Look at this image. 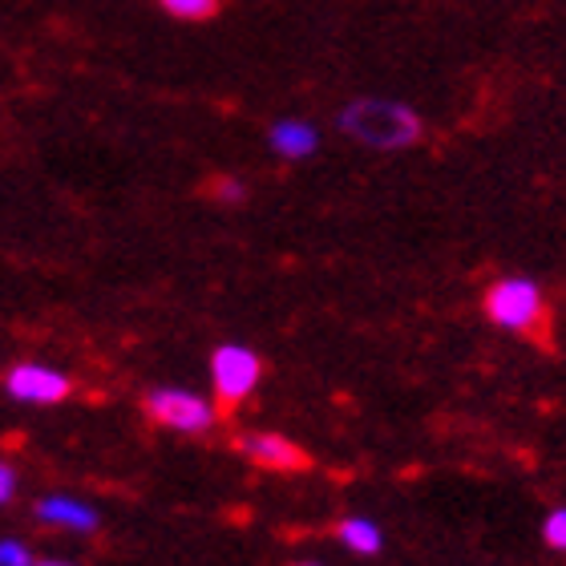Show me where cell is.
<instances>
[{"instance_id": "6da1fadb", "label": "cell", "mask_w": 566, "mask_h": 566, "mask_svg": "<svg viewBox=\"0 0 566 566\" xmlns=\"http://www.w3.org/2000/svg\"><path fill=\"white\" fill-rule=\"evenodd\" d=\"M482 312L497 328L518 332L526 340L551 348V304L543 287L526 275H506L490 283L482 295Z\"/></svg>"}, {"instance_id": "7a4b0ae2", "label": "cell", "mask_w": 566, "mask_h": 566, "mask_svg": "<svg viewBox=\"0 0 566 566\" xmlns=\"http://www.w3.org/2000/svg\"><path fill=\"white\" fill-rule=\"evenodd\" d=\"M340 130L373 150H409L413 142H421V118L401 102L360 97L340 109Z\"/></svg>"}, {"instance_id": "3957f363", "label": "cell", "mask_w": 566, "mask_h": 566, "mask_svg": "<svg viewBox=\"0 0 566 566\" xmlns=\"http://www.w3.org/2000/svg\"><path fill=\"white\" fill-rule=\"evenodd\" d=\"M263 377V360L251 353L248 344H219L211 356V385H214V409L219 417H231L239 405L248 401Z\"/></svg>"}, {"instance_id": "277c9868", "label": "cell", "mask_w": 566, "mask_h": 566, "mask_svg": "<svg viewBox=\"0 0 566 566\" xmlns=\"http://www.w3.org/2000/svg\"><path fill=\"white\" fill-rule=\"evenodd\" d=\"M142 413L150 417L154 424L187 437L211 433V424L219 421V409L190 389H150L142 397Z\"/></svg>"}, {"instance_id": "5b68a950", "label": "cell", "mask_w": 566, "mask_h": 566, "mask_svg": "<svg viewBox=\"0 0 566 566\" xmlns=\"http://www.w3.org/2000/svg\"><path fill=\"white\" fill-rule=\"evenodd\" d=\"M235 449L251 465H260L268 473H307L316 465L304 446H295L292 437L283 433H239Z\"/></svg>"}, {"instance_id": "8992f818", "label": "cell", "mask_w": 566, "mask_h": 566, "mask_svg": "<svg viewBox=\"0 0 566 566\" xmlns=\"http://www.w3.org/2000/svg\"><path fill=\"white\" fill-rule=\"evenodd\" d=\"M4 389H9V397H17V401H24V405H57L73 392V380L65 377V373H57V368L17 365V368H9Z\"/></svg>"}, {"instance_id": "52a82bcc", "label": "cell", "mask_w": 566, "mask_h": 566, "mask_svg": "<svg viewBox=\"0 0 566 566\" xmlns=\"http://www.w3.org/2000/svg\"><path fill=\"white\" fill-rule=\"evenodd\" d=\"M36 518L49 526H70V531H97V514L73 497H41L36 502Z\"/></svg>"}, {"instance_id": "ba28073f", "label": "cell", "mask_w": 566, "mask_h": 566, "mask_svg": "<svg viewBox=\"0 0 566 566\" xmlns=\"http://www.w3.org/2000/svg\"><path fill=\"white\" fill-rule=\"evenodd\" d=\"M272 146L275 154H283V158H307V154L319 146V134L307 126V122H275L272 126Z\"/></svg>"}, {"instance_id": "9c48e42d", "label": "cell", "mask_w": 566, "mask_h": 566, "mask_svg": "<svg viewBox=\"0 0 566 566\" xmlns=\"http://www.w3.org/2000/svg\"><path fill=\"white\" fill-rule=\"evenodd\" d=\"M336 538H340L353 555H380V546H385L380 526H373L368 518H344L340 526H336Z\"/></svg>"}, {"instance_id": "30bf717a", "label": "cell", "mask_w": 566, "mask_h": 566, "mask_svg": "<svg viewBox=\"0 0 566 566\" xmlns=\"http://www.w3.org/2000/svg\"><path fill=\"white\" fill-rule=\"evenodd\" d=\"M163 4V12H170L175 21H211V17H219V9H223V0H158Z\"/></svg>"}, {"instance_id": "8fae6325", "label": "cell", "mask_w": 566, "mask_h": 566, "mask_svg": "<svg viewBox=\"0 0 566 566\" xmlns=\"http://www.w3.org/2000/svg\"><path fill=\"white\" fill-rule=\"evenodd\" d=\"M543 538L551 551H566V506L551 510L543 522Z\"/></svg>"}, {"instance_id": "7c38bea8", "label": "cell", "mask_w": 566, "mask_h": 566, "mask_svg": "<svg viewBox=\"0 0 566 566\" xmlns=\"http://www.w3.org/2000/svg\"><path fill=\"white\" fill-rule=\"evenodd\" d=\"M0 566H33V555L17 538H0Z\"/></svg>"}, {"instance_id": "4fadbf2b", "label": "cell", "mask_w": 566, "mask_h": 566, "mask_svg": "<svg viewBox=\"0 0 566 566\" xmlns=\"http://www.w3.org/2000/svg\"><path fill=\"white\" fill-rule=\"evenodd\" d=\"M211 195L214 199H223V202H239L243 199V187H239V178H214Z\"/></svg>"}, {"instance_id": "5bb4252c", "label": "cell", "mask_w": 566, "mask_h": 566, "mask_svg": "<svg viewBox=\"0 0 566 566\" xmlns=\"http://www.w3.org/2000/svg\"><path fill=\"white\" fill-rule=\"evenodd\" d=\"M12 494H17V473H12V465L0 461V506H4Z\"/></svg>"}, {"instance_id": "9a60e30c", "label": "cell", "mask_w": 566, "mask_h": 566, "mask_svg": "<svg viewBox=\"0 0 566 566\" xmlns=\"http://www.w3.org/2000/svg\"><path fill=\"white\" fill-rule=\"evenodd\" d=\"M33 566H70V563H33Z\"/></svg>"}, {"instance_id": "2e32d148", "label": "cell", "mask_w": 566, "mask_h": 566, "mask_svg": "<svg viewBox=\"0 0 566 566\" xmlns=\"http://www.w3.org/2000/svg\"><path fill=\"white\" fill-rule=\"evenodd\" d=\"M295 566H316V563H295Z\"/></svg>"}]
</instances>
